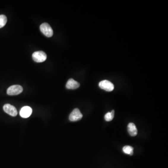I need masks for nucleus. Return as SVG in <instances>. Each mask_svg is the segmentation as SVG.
<instances>
[{
    "label": "nucleus",
    "instance_id": "nucleus-1",
    "mask_svg": "<svg viewBox=\"0 0 168 168\" xmlns=\"http://www.w3.org/2000/svg\"><path fill=\"white\" fill-rule=\"evenodd\" d=\"M40 30L42 33L45 36L48 37H50L53 35V28L48 23H42L40 26Z\"/></svg>",
    "mask_w": 168,
    "mask_h": 168
},
{
    "label": "nucleus",
    "instance_id": "nucleus-2",
    "mask_svg": "<svg viewBox=\"0 0 168 168\" xmlns=\"http://www.w3.org/2000/svg\"><path fill=\"white\" fill-rule=\"evenodd\" d=\"M32 58L35 62L37 63L44 62L47 59L46 54L43 51H37L33 53Z\"/></svg>",
    "mask_w": 168,
    "mask_h": 168
},
{
    "label": "nucleus",
    "instance_id": "nucleus-3",
    "mask_svg": "<svg viewBox=\"0 0 168 168\" xmlns=\"http://www.w3.org/2000/svg\"><path fill=\"white\" fill-rule=\"evenodd\" d=\"M23 91V88L20 85H13L8 88L7 89V94L10 96L17 95L20 94Z\"/></svg>",
    "mask_w": 168,
    "mask_h": 168
},
{
    "label": "nucleus",
    "instance_id": "nucleus-4",
    "mask_svg": "<svg viewBox=\"0 0 168 168\" xmlns=\"http://www.w3.org/2000/svg\"><path fill=\"white\" fill-rule=\"evenodd\" d=\"M99 88L107 92H111L114 89V84L107 80H104L99 82Z\"/></svg>",
    "mask_w": 168,
    "mask_h": 168
},
{
    "label": "nucleus",
    "instance_id": "nucleus-5",
    "mask_svg": "<svg viewBox=\"0 0 168 168\" xmlns=\"http://www.w3.org/2000/svg\"><path fill=\"white\" fill-rule=\"evenodd\" d=\"M83 115L78 108L74 109L69 116V120L71 121H76L80 120Z\"/></svg>",
    "mask_w": 168,
    "mask_h": 168
},
{
    "label": "nucleus",
    "instance_id": "nucleus-6",
    "mask_svg": "<svg viewBox=\"0 0 168 168\" xmlns=\"http://www.w3.org/2000/svg\"><path fill=\"white\" fill-rule=\"evenodd\" d=\"M4 110L8 115H10L12 116H16L18 115V111L13 106L10 104H6L3 107Z\"/></svg>",
    "mask_w": 168,
    "mask_h": 168
},
{
    "label": "nucleus",
    "instance_id": "nucleus-7",
    "mask_svg": "<svg viewBox=\"0 0 168 168\" xmlns=\"http://www.w3.org/2000/svg\"><path fill=\"white\" fill-rule=\"evenodd\" d=\"M32 112V109L28 106H25L21 108L20 115L22 118H27L30 117Z\"/></svg>",
    "mask_w": 168,
    "mask_h": 168
},
{
    "label": "nucleus",
    "instance_id": "nucleus-8",
    "mask_svg": "<svg viewBox=\"0 0 168 168\" xmlns=\"http://www.w3.org/2000/svg\"><path fill=\"white\" fill-rule=\"evenodd\" d=\"M80 86V83L72 79H69L66 84V88L68 89H76Z\"/></svg>",
    "mask_w": 168,
    "mask_h": 168
},
{
    "label": "nucleus",
    "instance_id": "nucleus-9",
    "mask_svg": "<svg viewBox=\"0 0 168 168\" xmlns=\"http://www.w3.org/2000/svg\"><path fill=\"white\" fill-rule=\"evenodd\" d=\"M128 132L132 137H135L137 134V129L133 123H130L128 125Z\"/></svg>",
    "mask_w": 168,
    "mask_h": 168
},
{
    "label": "nucleus",
    "instance_id": "nucleus-10",
    "mask_svg": "<svg viewBox=\"0 0 168 168\" xmlns=\"http://www.w3.org/2000/svg\"><path fill=\"white\" fill-rule=\"evenodd\" d=\"M133 148L130 146H125L123 148V151L125 154L132 156L133 155Z\"/></svg>",
    "mask_w": 168,
    "mask_h": 168
},
{
    "label": "nucleus",
    "instance_id": "nucleus-11",
    "mask_svg": "<svg viewBox=\"0 0 168 168\" xmlns=\"http://www.w3.org/2000/svg\"><path fill=\"white\" fill-rule=\"evenodd\" d=\"M115 110L112 111L111 112H108L105 115V119L107 121H110L114 118Z\"/></svg>",
    "mask_w": 168,
    "mask_h": 168
},
{
    "label": "nucleus",
    "instance_id": "nucleus-12",
    "mask_svg": "<svg viewBox=\"0 0 168 168\" xmlns=\"http://www.w3.org/2000/svg\"><path fill=\"white\" fill-rule=\"evenodd\" d=\"M7 22V17L4 15H0V28L4 27Z\"/></svg>",
    "mask_w": 168,
    "mask_h": 168
}]
</instances>
